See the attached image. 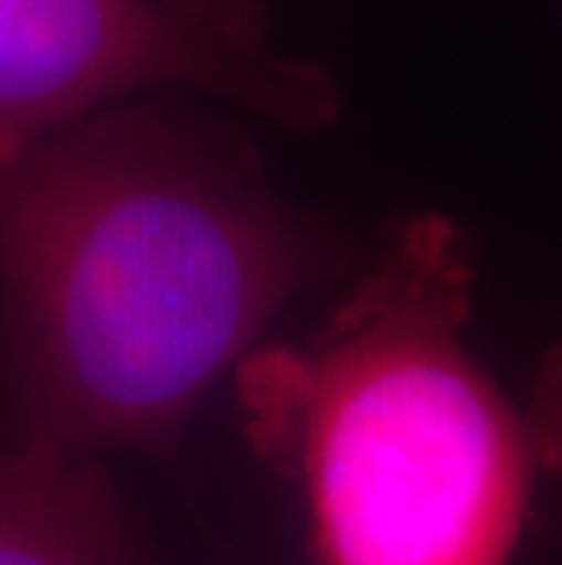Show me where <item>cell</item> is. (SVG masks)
Here are the masks:
<instances>
[{
    "label": "cell",
    "mask_w": 562,
    "mask_h": 565,
    "mask_svg": "<svg viewBox=\"0 0 562 565\" xmlns=\"http://www.w3.org/2000/svg\"><path fill=\"white\" fill-rule=\"evenodd\" d=\"M0 565H136L99 460L22 445L0 456Z\"/></svg>",
    "instance_id": "4"
},
{
    "label": "cell",
    "mask_w": 562,
    "mask_h": 565,
    "mask_svg": "<svg viewBox=\"0 0 562 565\" xmlns=\"http://www.w3.org/2000/svg\"><path fill=\"white\" fill-rule=\"evenodd\" d=\"M475 242L388 223L315 329L234 372L248 445L300 492L315 565H511L541 460L471 347Z\"/></svg>",
    "instance_id": "2"
},
{
    "label": "cell",
    "mask_w": 562,
    "mask_h": 565,
    "mask_svg": "<svg viewBox=\"0 0 562 565\" xmlns=\"http://www.w3.org/2000/svg\"><path fill=\"white\" fill-rule=\"evenodd\" d=\"M522 408L526 419H530L541 471L562 478V335L544 351L541 365L533 372L530 398Z\"/></svg>",
    "instance_id": "5"
},
{
    "label": "cell",
    "mask_w": 562,
    "mask_h": 565,
    "mask_svg": "<svg viewBox=\"0 0 562 565\" xmlns=\"http://www.w3.org/2000/svg\"><path fill=\"white\" fill-rule=\"evenodd\" d=\"M172 88L289 131L343 110L329 66L285 52L263 0H0V142Z\"/></svg>",
    "instance_id": "3"
},
{
    "label": "cell",
    "mask_w": 562,
    "mask_h": 565,
    "mask_svg": "<svg viewBox=\"0 0 562 565\" xmlns=\"http://www.w3.org/2000/svg\"><path fill=\"white\" fill-rule=\"evenodd\" d=\"M362 263L253 136L128 103L0 142V351L15 445L172 452L296 296Z\"/></svg>",
    "instance_id": "1"
}]
</instances>
